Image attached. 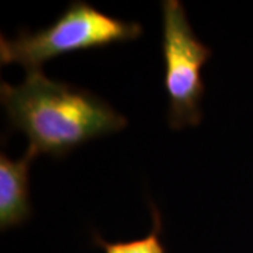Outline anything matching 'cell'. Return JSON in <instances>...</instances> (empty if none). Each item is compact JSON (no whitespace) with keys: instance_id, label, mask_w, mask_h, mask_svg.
I'll list each match as a JSON object with an SVG mask.
<instances>
[{"instance_id":"7a4b0ae2","label":"cell","mask_w":253,"mask_h":253,"mask_svg":"<svg viewBox=\"0 0 253 253\" xmlns=\"http://www.w3.org/2000/svg\"><path fill=\"white\" fill-rule=\"evenodd\" d=\"M144 34L139 23L109 16L87 1H72L49 27L20 30L14 38H0L1 65L17 63L27 72L61 55L134 41Z\"/></svg>"},{"instance_id":"277c9868","label":"cell","mask_w":253,"mask_h":253,"mask_svg":"<svg viewBox=\"0 0 253 253\" xmlns=\"http://www.w3.org/2000/svg\"><path fill=\"white\" fill-rule=\"evenodd\" d=\"M34 156L28 152L20 159L0 154V229L21 225L31 217L30 166Z\"/></svg>"},{"instance_id":"3957f363","label":"cell","mask_w":253,"mask_h":253,"mask_svg":"<svg viewBox=\"0 0 253 253\" xmlns=\"http://www.w3.org/2000/svg\"><path fill=\"white\" fill-rule=\"evenodd\" d=\"M212 51L196 37L179 0L162 1L163 89L168 96V123L172 129L201 123L204 82L201 69Z\"/></svg>"},{"instance_id":"6da1fadb","label":"cell","mask_w":253,"mask_h":253,"mask_svg":"<svg viewBox=\"0 0 253 253\" xmlns=\"http://www.w3.org/2000/svg\"><path fill=\"white\" fill-rule=\"evenodd\" d=\"M0 103L9 126L26 134L33 155L62 158L81 145L124 129L126 118L91 91L27 72L20 84L1 82Z\"/></svg>"},{"instance_id":"5b68a950","label":"cell","mask_w":253,"mask_h":253,"mask_svg":"<svg viewBox=\"0 0 253 253\" xmlns=\"http://www.w3.org/2000/svg\"><path fill=\"white\" fill-rule=\"evenodd\" d=\"M149 207L152 214V228L146 236L126 242H107L99 234H93V242L104 253H166V248L161 239L163 229L161 212L151 201Z\"/></svg>"}]
</instances>
